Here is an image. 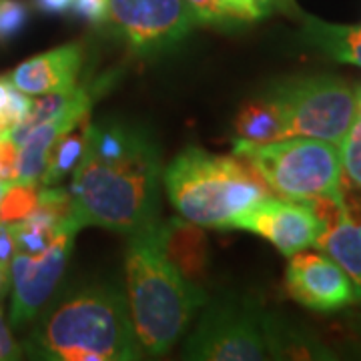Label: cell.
Masks as SVG:
<instances>
[{
    "instance_id": "obj_1",
    "label": "cell",
    "mask_w": 361,
    "mask_h": 361,
    "mask_svg": "<svg viewBox=\"0 0 361 361\" xmlns=\"http://www.w3.org/2000/svg\"><path fill=\"white\" fill-rule=\"evenodd\" d=\"M161 151L149 130L129 123H89L73 171L71 227L139 231L159 221Z\"/></svg>"
},
{
    "instance_id": "obj_2",
    "label": "cell",
    "mask_w": 361,
    "mask_h": 361,
    "mask_svg": "<svg viewBox=\"0 0 361 361\" xmlns=\"http://www.w3.org/2000/svg\"><path fill=\"white\" fill-rule=\"evenodd\" d=\"M125 269L127 303L141 355L161 357L185 336L205 303V293L171 263L159 221L130 233Z\"/></svg>"
},
{
    "instance_id": "obj_3",
    "label": "cell",
    "mask_w": 361,
    "mask_h": 361,
    "mask_svg": "<svg viewBox=\"0 0 361 361\" xmlns=\"http://www.w3.org/2000/svg\"><path fill=\"white\" fill-rule=\"evenodd\" d=\"M26 351L51 361L142 357L127 295L115 287H87L47 311L28 337Z\"/></svg>"
},
{
    "instance_id": "obj_4",
    "label": "cell",
    "mask_w": 361,
    "mask_h": 361,
    "mask_svg": "<svg viewBox=\"0 0 361 361\" xmlns=\"http://www.w3.org/2000/svg\"><path fill=\"white\" fill-rule=\"evenodd\" d=\"M165 189L183 219L201 227L231 229L233 219L271 189L241 157L211 155L187 147L163 173Z\"/></svg>"
},
{
    "instance_id": "obj_5",
    "label": "cell",
    "mask_w": 361,
    "mask_h": 361,
    "mask_svg": "<svg viewBox=\"0 0 361 361\" xmlns=\"http://www.w3.org/2000/svg\"><path fill=\"white\" fill-rule=\"evenodd\" d=\"M235 155L245 159L273 195L283 199H341V151L315 137H285L271 142H235Z\"/></svg>"
},
{
    "instance_id": "obj_6",
    "label": "cell",
    "mask_w": 361,
    "mask_h": 361,
    "mask_svg": "<svg viewBox=\"0 0 361 361\" xmlns=\"http://www.w3.org/2000/svg\"><path fill=\"white\" fill-rule=\"evenodd\" d=\"M269 97L281 109L287 137H315L337 147L353 127L360 104V90L329 75L285 80Z\"/></svg>"
},
{
    "instance_id": "obj_7",
    "label": "cell",
    "mask_w": 361,
    "mask_h": 361,
    "mask_svg": "<svg viewBox=\"0 0 361 361\" xmlns=\"http://www.w3.org/2000/svg\"><path fill=\"white\" fill-rule=\"evenodd\" d=\"M281 337L265 315L249 303L219 301L209 305L187 337L183 357L201 361H259L277 351Z\"/></svg>"
},
{
    "instance_id": "obj_8",
    "label": "cell",
    "mask_w": 361,
    "mask_h": 361,
    "mask_svg": "<svg viewBox=\"0 0 361 361\" xmlns=\"http://www.w3.org/2000/svg\"><path fill=\"white\" fill-rule=\"evenodd\" d=\"M135 51L169 49L197 25L187 0H109V18Z\"/></svg>"
},
{
    "instance_id": "obj_9",
    "label": "cell",
    "mask_w": 361,
    "mask_h": 361,
    "mask_svg": "<svg viewBox=\"0 0 361 361\" xmlns=\"http://www.w3.org/2000/svg\"><path fill=\"white\" fill-rule=\"evenodd\" d=\"M231 229L255 233L277 247L285 257H291L315 245L325 231V223L307 201L269 195L239 213L233 219Z\"/></svg>"
},
{
    "instance_id": "obj_10",
    "label": "cell",
    "mask_w": 361,
    "mask_h": 361,
    "mask_svg": "<svg viewBox=\"0 0 361 361\" xmlns=\"http://www.w3.org/2000/svg\"><path fill=\"white\" fill-rule=\"evenodd\" d=\"M75 229H63L42 255L32 257L25 253H16L13 257L11 322L14 327L30 322L49 301L54 287L65 273L66 261L75 245Z\"/></svg>"
},
{
    "instance_id": "obj_11",
    "label": "cell",
    "mask_w": 361,
    "mask_h": 361,
    "mask_svg": "<svg viewBox=\"0 0 361 361\" xmlns=\"http://www.w3.org/2000/svg\"><path fill=\"white\" fill-rule=\"evenodd\" d=\"M285 285L297 303L317 311H336L355 301L353 285L341 265L327 253L299 251L291 255Z\"/></svg>"
},
{
    "instance_id": "obj_12",
    "label": "cell",
    "mask_w": 361,
    "mask_h": 361,
    "mask_svg": "<svg viewBox=\"0 0 361 361\" xmlns=\"http://www.w3.org/2000/svg\"><path fill=\"white\" fill-rule=\"evenodd\" d=\"M82 59L85 52L80 44H63L20 63L8 78L16 89L30 97L68 90L77 87Z\"/></svg>"
},
{
    "instance_id": "obj_13",
    "label": "cell",
    "mask_w": 361,
    "mask_h": 361,
    "mask_svg": "<svg viewBox=\"0 0 361 361\" xmlns=\"http://www.w3.org/2000/svg\"><path fill=\"white\" fill-rule=\"evenodd\" d=\"M161 233L163 249L171 263L179 269L185 279L201 285L207 277L209 265V247L205 233L201 231V225L183 217H175L167 223H161Z\"/></svg>"
},
{
    "instance_id": "obj_14",
    "label": "cell",
    "mask_w": 361,
    "mask_h": 361,
    "mask_svg": "<svg viewBox=\"0 0 361 361\" xmlns=\"http://www.w3.org/2000/svg\"><path fill=\"white\" fill-rule=\"evenodd\" d=\"M315 247L337 261L341 269L348 273L355 293L353 303L361 305V221L351 217L348 205L345 213L336 223L325 227L322 237L315 241Z\"/></svg>"
},
{
    "instance_id": "obj_15",
    "label": "cell",
    "mask_w": 361,
    "mask_h": 361,
    "mask_svg": "<svg viewBox=\"0 0 361 361\" xmlns=\"http://www.w3.org/2000/svg\"><path fill=\"white\" fill-rule=\"evenodd\" d=\"M82 118H75V116L56 118V121L42 123V125L30 130L23 145L18 147L16 179L14 180H18V183H39V180H42L54 142L59 141L63 135H66L68 130L75 129Z\"/></svg>"
},
{
    "instance_id": "obj_16",
    "label": "cell",
    "mask_w": 361,
    "mask_h": 361,
    "mask_svg": "<svg viewBox=\"0 0 361 361\" xmlns=\"http://www.w3.org/2000/svg\"><path fill=\"white\" fill-rule=\"evenodd\" d=\"M90 97H92V92L89 87H73L68 90L40 94V99L30 103V111H28L26 118L8 135V139L16 147H20L26 135L42 123L66 118V116H75V118L87 116L90 109Z\"/></svg>"
},
{
    "instance_id": "obj_17",
    "label": "cell",
    "mask_w": 361,
    "mask_h": 361,
    "mask_svg": "<svg viewBox=\"0 0 361 361\" xmlns=\"http://www.w3.org/2000/svg\"><path fill=\"white\" fill-rule=\"evenodd\" d=\"M235 133L239 137L237 141L255 145L279 141L287 137L281 109L269 94L249 101L241 106L239 115L235 116Z\"/></svg>"
},
{
    "instance_id": "obj_18",
    "label": "cell",
    "mask_w": 361,
    "mask_h": 361,
    "mask_svg": "<svg viewBox=\"0 0 361 361\" xmlns=\"http://www.w3.org/2000/svg\"><path fill=\"white\" fill-rule=\"evenodd\" d=\"M303 35L315 49L339 63L361 68V26L329 25L319 18H305Z\"/></svg>"
},
{
    "instance_id": "obj_19",
    "label": "cell",
    "mask_w": 361,
    "mask_h": 361,
    "mask_svg": "<svg viewBox=\"0 0 361 361\" xmlns=\"http://www.w3.org/2000/svg\"><path fill=\"white\" fill-rule=\"evenodd\" d=\"M13 229L14 251L25 255H42L54 243L59 233L66 229L61 221L51 217L49 213L35 209L26 219L8 223Z\"/></svg>"
},
{
    "instance_id": "obj_20",
    "label": "cell",
    "mask_w": 361,
    "mask_h": 361,
    "mask_svg": "<svg viewBox=\"0 0 361 361\" xmlns=\"http://www.w3.org/2000/svg\"><path fill=\"white\" fill-rule=\"evenodd\" d=\"M89 127V115L85 116L77 127L63 135L52 147L51 157H49V165L42 175L44 185H56L65 179L68 173H73L77 169L78 161L82 157L85 149V135Z\"/></svg>"
},
{
    "instance_id": "obj_21",
    "label": "cell",
    "mask_w": 361,
    "mask_h": 361,
    "mask_svg": "<svg viewBox=\"0 0 361 361\" xmlns=\"http://www.w3.org/2000/svg\"><path fill=\"white\" fill-rule=\"evenodd\" d=\"M40 191L37 183H8L0 195V223L26 219L39 205Z\"/></svg>"
},
{
    "instance_id": "obj_22",
    "label": "cell",
    "mask_w": 361,
    "mask_h": 361,
    "mask_svg": "<svg viewBox=\"0 0 361 361\" xmlns=\"http://www.w3.org/2000/svg\"><path fill=\"white\" fill-rule=\"evenodd\" d=\"M30 99L11 82V78H0V139H6L28 115Z\"/></svg>"
},
{
    "instance_id": "obj_23",
    "label": "cell",
    "mask_w": 361,
    "mask_h": 361,
    "mask_svg": "<svg viewBox=\"0 0 361 361\" xmlns=\"http://www.w3.org/2000/svg\"><path fill=\"white\" fill-rule=\"evenodd\" d=\"M221 6L225 11L227 20H233V23L259 20L267 16L275 6H279L281 11H295L293 0H221Z\"/></svg>"
},
{
    "instance_id": "obj_24",
    "label": "cell",
    "mask_w": 361,
    "mask_h": 361,
    "mask_svg": "<svg viewBox=\"0 0 361 361\" xmlns=\"http://www.w3.org/2000/svg\"><path fill=\"white\" fill-rule=\"evenodd\" d=\"M28 23V8L20 0H0V42L16 39Z\"/></svg>"
},
{
    "instance_id": "obj_25",
    "label": "cell",
    "mask_w": 361,
    "mask_h": 361,
    "mask_svg": "<svg viewBox=\"0 0 361 361\" xmlns=\"http://www.w3.org/2000/svg\"><path fill=\"white\" fill-rule=\"evenodd\" d=\"M341 151V165L353 185L361 187V127L353 123L348 137L339 145Z\"/></svg>"
},
{
    "instance_id": "obj_26",
    "label": "cell",
    "mask_w": 361,
    "mask_h": 361,
    "mask_svg": "<svg viewBox=\"0 0 361 361\" xmlns=\"http://www.w3.org/2000/svg\"><path fill=\"white\" fill-rule=\"evenodd\" d=\"M71 13L87 23L99 25L109 18V0H73Z\"/></svg>"
},
{
    "instance_id": "obj_27",
    "label": "cell",
    "mask_w": 361,
    "mask_h": 361,
    "mask_svg": "<svg viewBox=\"0 0 361 361\" xmlns=\"http://www.w3.org/2000/svg\"><path fill=\"white\" fill-rule=\"evenodd\" d=\"M187 4L191 6L197 23H201V25L227 23V16H225L223 6H221V0H187Z\"/></svg>"
},
{
    "instance_id": "obj_28",
    "label": "cell",
    "mask_w": 361,
    "mask_h": 361,
    "mask_svg": "<svg viewBox=\"0 0 361 361\" xmlns=\"http://www.w3.org/2000/svg\"><path fill=\"white\" fill-rule=\"evenodd\" d=\"M16 159L18 147L8 137L0 139V183H14L16 179Z\"/></svg>"
},
{
    "instance_id": "obj_29",
    "label": "cell",
    "mask_w": 361,
    "mask_h": 361,
    "mask_svg": "<svg viewBox=\"0 0 361 361\" xmlns=\"http://www.w3.org/2000/svg\"><path fill=\"white\" fill-rule=\"evenodd\" d=\"M20 355H23V349L14 341L13 334L2 317V310H0V361L18 360Z\"/></svg>"
},
{
    "instance_id": "obj_30",
    "label": "cell",
    "mask_w": 361,
    "mask_h": 361,
    "mask_svg": "<svg viewBox=\"0 0 361 361\" xmlns=\"http://www.w3.org/2000/svg\"><path fill=\"white\" fill-rule=\"evenodd\" d=\"M14 253V237L13 229L8 223L0 225V263H8Z\"/></svg>"
},
{
    "instance_id": "obj_31",
    "label": "cell",
    "mask_w": 361,
    "mask_h": 361,
    "mask_svg": "<svg viewBox=\"0 0 361 361\" xmlns=\"http://www.w3.org/2000/svg\"><path fill=\"white\" fill-rule=\"evenodd\" d=\"M8 283V273H6V263H0V293Z\"/></svg>"
},
{
    "instance_id": "obj_32",
    "label": "cell",
    "mask_w": 361,
    "mask_h": 361,
    "mask_svg": "<svg viewBox=\"0 0 361 361\" xmlns=\"http://www.w3.org/2000/svg\"><path fill=\"white\" fill-rule=\"evenodd\" d=\"M4 187H6V183H0V195H2V191H4Z\"/></svg>"
}]
</instances>
